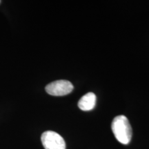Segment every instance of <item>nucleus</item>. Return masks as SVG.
Here are the masks:
<instances>
[{
    "label": "nucleus",
    "mask_w": 149,
    "mask_h": 149,
    "mask_svg": "<svg viewBox=\"0 0 149 149\" xmlns=\"http://www.w3.org/2000/svg\"><path fill=\"white\" fill-rule=\"evenodd\" d=\"M111 128L119 142L125 145L129 144L132 138V128L127 117L124 115L115 117L111 124Z\"/></svg>",
    "instance_id": "1"
},
{
    "label": "nucleus",
    "mask_w": 149,
    "mask_h": 149,
    "mask_svg": "<svg viewBox=\"0 0 149 149\" xmlns=\"http://www.w3.org/2000/svg\"><path fill=\"white\" fill-rule=\"evenodd\" d=\"M41 140L45 149H66L64 138L54 131L44 132L41 137Z\"/></svg>",
    "instance_id": "2"
},
{
    "label": "nucleus",
    "mask_w": 149,
    "mask_h": 149,
    "mask_svg": "<svg viewBox=\"0 0 149 149\" xmlns=\"http://www.w3.org/2000/svg\"><path fill=\"white\" fill-rule=\"evenodd\" d=\"M73 85L67 80H57L46 86V91L53 96H64L73 90Z\"/></svg>",
    "instance_id": "3"
},
{
    "label": "nucleus",
    "mask_w": 149,
    "mask_h": 149,
    "mask_svg": "<svg viewBox=\"0 0 149 149\" xmlns=\"http://www.w3.org/2000/svg\"><path fill=\"white\" fill-rule=\"evenodd\" d=\"M96 96L93 93H88L78 102V107L84 111L93 110L95 107Z\"/></svg>",
    "instance_id": "4"
},
{
    "label": "nucleus",
    "mask_w": 149,
    "mask_h": 149,
    "mask_svg": "<svg viewBox=\"0 0 149 149\" xmlns=\"http://www.w3.org/2000/svg\"><path fill=\"white\" fill-rule=\"evenodd\" d=\"M0 2H1V1H0Z\"/></svg>",
    "instance_id": "5"
}]
</instances>
